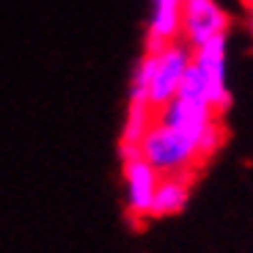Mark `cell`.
Here are the masks:
<instances>
[{
	"label": "cell",
	"instance_id": "obj_5",
	"mask_svg": "<svg viewBox=\"0 0 253 253\" xmlns=\"http://www.w3.org/2000/svg\"><path fill=\"white\" fill-rule=\"evenodd\" d=\"M121 176H124V198H126L129 215L149 217L152 215V201H154L160 173L140 154H135V157L121 160Z\"/></svg>",
	"mask_w": 253,
	"mask_h": 253
},
{
	"label": "cell",
	"instance_id": "obj_8",
	"mask_svg": "<svg viewBox=\"0 0 253 253\" xmlns=\"http://www.w3.org/2000/svg\"><path fill=\"white\" fill-rule=\"evenodd\" d=\"M220 143H223V126H220V121H212V124L204 129V135H201V140H198V149H201V160H209L212 154L220 149Z\"/></svg>",
	"mask_w": 253,
	"mask_h": 253
},
{
	"label": "cell",
	"instance_id": "obj_7",
	"mask_svg": "<svg viewBox=\"0 0 253 253\" xmlns=\"http://www.w3.org/2000/svg\"><path fill=\"white\" fill-rule=\"evenodd\" d=\"M190 201V176H160L157 190L152 201V215L149 217H171L179 215Z\"/></svg>",
	"mask_w": 253,
	"mask_h": 253
},
{
	"label": "cell",
	"instance_id": "obj_4",
	"mask_svg": "<svg viewBox=\"0 0 253 253\" xmlns=\"http://www.w3.org/2000/svg\"><path fill=\"white\" fill-rule=\"evenodd\" d=\"M231 17L217 0H182V42L201 47L217 36H228Z\"/></svg>",
	"mask_w": 253,
	"mask_h": 253
},
{
	"label": "cell",
	"instance_id": "obj_3",
	"mask_svg": "<svg viewBox=\"0 0 253 253\" xmlns=\"http://www.w3.org/2000/svg\"><path fill=\"white\" fill-rule=\"evenodd\" d=\"M190 61H193V47H187L182 39H176V42L160 47L154 52L152 85H149V105L154 110L163 108L165 102H171L176 96Z\"/></svg>",
	"mask_w": 253,
	"mask_h": 253
},
{
	"label": "cell",
	"instance_id": "obj_6",
	"mask_svg": "<svg viewBox=\"0 0 253 253\" xmlns=\"http://www.w3.org/2000/svg\"><path fill=\"white\" fill-rule=\"evenodd\" d=\"M182 39V0H149V25H146V52Z\"/></svg>",
	"mask_w": 253,
	"mask_h": 253
},
{
	"label": "cell",
	"instance_id": "obj_1",
	"mask_svg": "<svg viewBox=\"0 0 253 253\" xmlns=\"http://www.w3.org/2000/svg\"><path fill=\"white\" fill-rule=\"evenodd\" d=\"M138 154L152 165L160 176H193L198 165L204 163L198 152V138L182 132L176 126L152 119L149 129L138 143Z\"/></svg>",
	"mask_w": 253,
	"mask_h": 253
},
{
	"label": "cell",
	"instance_id": "obj_2",
	"mask_svg": "<svg viewBox=\"0 0 253 253\" xmlns=\"http://www.w3.org/2000/svg\"><path fill=\"white\" fill-rule=\"evenodd\" d=\"M190 66H193L198 83H201L209 108L215 113L226 110L228 102H231V88H228V36H217L207 44L196 47Z\"/></svg>",
	"mask_w": 253,
	"mask_h": 253
},
{
	"label": "cell",
	"instance_id": "obj_9",
	"mask_svg": "<svg viewBox=\"0 0 253 253\" xmlns=\"http://www.w3.org/2000/svg\"><path fill=\"white\" fill-rule=\"evenodd\" d=\"M248 28H251V36H253V0H251V17H248Z\"/></svg>",
	"mask_w": 253,
	"mask_h": 253
}]
</instances>
